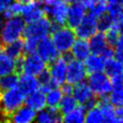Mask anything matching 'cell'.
Here are the masks:
<instances>
[{
	"label": "cell",
	"instance_id": "obj_1",
	"mask_svg": "<svg viewBox=\"0 0 123 123\" xmlns=\"http://www.w3.org/2000/svg\"><path fill=\"white\" fill-rule=\"evenodd\" d=\"M26 25L27 23L20 15L6 18L4 26L0 32V44L4 46L10 42L24 37Z\"/></svg>",
	"mask_w": 123,
	"mask_h": 123
},
{
	"label": "cell",
	"instance_id": "obj_2",
	"mask_svg": "<svg viewBox=\"0 0 123 123\" xmlns=\"http://www.w3.org/2000/svg\"><path fill=\"white\" fill-rule=\"evenodd\" d=\"M26 95L16 86L11 89L2 90L0 95V113L9 118L20 106L25 103Z\"/></svg>",
	"mask_w": 123,
	"mask_h": 123
},
{
	"label": "cell",
	"instance_id": "obj_3",
	"mask_svg": "<svg viewBox=\"0 0 123 123\" xmlns=\"http://www.w3.org/2000/svg\"><path fill=\"white\" fill-rule=\"evenodd\" d=\"M51 38L59 52L64 55L70 52V49L77 39V37L73 28L67 25H62L54 26L51 33Z\"/></svg>",
	"mask_w": 123,
	"mask_h": 123
},
{
	"label": "cell",
	"instance_id": "obj_4",
	"mask_svg": "<svg viewBox=\"0 0 123 123\" xmlns=\"http://www.w3.org/2000/svg\"><path fill=\"white\" fill-rule=\"evenodd\" d=\"M47 62H44L37 53L24 54L17 63V71L21 74H28L38 77L47 70Z\"/></svg>",
	"mask_w": 123,
	"mask_h": 123
},
{
	"label": "cell",
	"instance_id": "obj_5",
	"mask_svg": "<svg viewBox=\"0 0 123 123\" xmlns=\"http://www.w3.org/2000/svg\"><path fill=\"white\" fill-rule=\"evenodd\" d=\"M86 82L94 94L100 98L108 97L113 86L112 80L104 71L90 73L86 78Z\"/></svg>",
	"mask_w": 123,
	"mask_h": 123
},
{
	"label": "cell",
	"instance_id": "obj_6",
	"mask_svg": "<svg viewBox=\"0 0 123 123\" xmlns=\"http://www.w3.org/2000/svg\"><path fill=\"white\" fill-rule=\"evenodd\" d=\"M54 26L55 25L53 24V22L50 20L49 17L43 16L42 18L37 21L27 23L25 28L24 37L32 38L38 41L41 38L48 37L52 33Z\"/></svg>",
	"mask_w": 123,
	"mask_h": 123
},
{
	"label": "cell",
	"instance_id": "obj_7",
	"mask_svg": "<svg viewBox=\"0 0 123 123\" xmlns=\"http://www.w3.org/2000/svg\"><path fill=\"white\" fill-rule=\"evenodd\" d=\"M45 15L50 18L55 26L66 25L69 4L65 0H59L51 5H43Z\"/></svg>",
	"mask_w": 123,
	"mask_h": 123
},
{
	"label": "cell",
	"instance_id": "obj_8",
	"mask_svg": "<svg viewBox=\"0 0 123 123\" xmlns=\"http://www.w3.org/2000/svg\"><path fill=\"white\" fill-rule=\"evenodd\" d=\"M69 53L60 56L55 61L49 63L47 67L49 75L52 79V82L55 86H61L66 82V71H67V62L69 59Z\"/></svg>",
	"mask_w": 123,
	"mask_h": 123
},
{
	"label": "cell",
	"instance_id": "obj_9",
	"mask_svg": "<svg viewBox=\"0 0 123 123\" xmlns=\"http://www.w3.org/2000/svg\"><path fill=\"white\" fill-rule=\"evenodd\" d=\"M87 70L84 61H80L69 56L66 71V83L75 86L81 82L86 81L87 78Z\"/></svg>",
	"mask_w": 123,
	"mask_h": 123
},
{
	"label": "cell",
	"instance_id": "obj_10",
	"mask_svg": "<svg viewBox=\"0 0 123 123\" xmlns=\"http://www.w3.org/2000/svg\"><path fill=\"white\" fill-rule=\"evenodd\" d=\"M72 95L76 99L77 103L85 107L86 110L97 104V101H96L97 96L94 94L88 83L86 81L73 86Z\"/></svg>",
	"mask_w": 123,
	"mask_h": 123
},
{
	"label": "cell",
	"instance_id": "obj_11",
	"mask_svg": "<svg viewBox=\"0 0 123 123\" xmlns=\"http://www.w3.org/2000/svg\"><path fill=\"white\" fill-rule=\"evenodd\" d=\"M36 53L48 64L59 58L61 54L49 36L38 40Z\"/></svg>",
	"mask_w": 123,
	"mask_h": 123
},
{
	"label": "cell",
	"instance_id": "obj_12",
	"mask_svg": "<svg viewBox=\"0 0 123 123\" xmlns=\"http://www.w3.org/2000/svg\"><path fill=\"white\" fill-rule=\"evenodd\" d=\"M23 3V10L21 16L26 23L37 21L45 16L43 6L35 0H21Z\"/></svg>",
	"mask_w": 123,
	"mask_h": 123
},
{
	"label": "cell",
	"instance_id": "obj_13",
	"mask_svg": "<svg viewBox=\"0 0 123 123\" xmlns=\"http://www.w3.org/2000/svg\"><path fill=\"white\" fill-rule=\"evenodd\" d=\"M74 31L78 38L88 40L95 33L98 32L97 17L90 13H87L83 21L74 29Z\"/></svg>",
	"mask_w": 123,
	"mask_h": 123
},
{
	"label": "cell",
	"instance_id": "obj_14",
	"mask_svg": "<svg viewBox=\"0 0 123 123\" xmlns=\"http://www.w3.org/2000/svg\"><path fill=\"white\" fill-rule=\"evenodd\" d=\"M86 7L82 4V2H77L69 5L68 9V14H67V20H66V25L75 29L86 17Z\"/></svg>",
	"mask_w": 123,
	"mask_h": 123
},
{
	"label": "cell",
	"instance_id": "obj_15",
	"mask_svg": "<svg viewBox=\"0 0 123 123\" xmlns=\"http://www.w3.org/2000/svg\"><path fill=\"white\" fill-rule=\"evenodd\" d=\"M37 111L26 104L20 106L8 118L13 123H31L36 120Z\"/></svg>",
	"mask_w": 123,
	"mask_h": 123
},
{
	"label": "cell",
	"instance_id": "obj_16",
	"mask_svg": "<svg viewBox=\"0 0 123 123\" xmlns=\"http://www.w3.org/2000/svg\"><path fill=\"white\" fill-rule=\"evenodd\" d=\"M17 63L18 60L10 56L5 48H2L0 45V77L15 73L17 71Z\"/></svg>",
	"mask_w": 123,
	"mask_h": 123
},
{
	"label": "cell",
	"instance_id": "obj_17",
	"mask_svg": "<svg viewBox=\"0 0 123 123\" xmlns=\"http://www.w3.org/2000/svg\"><path fill=\"white\" fill-rule=\"evenodd\" d=\"M90 54H91V50H90L88 40L78 38V37L75 40L69 52V55L72 58L80 60V61H85Z\"/></svg>",
	"mask_w": 123,
	"mask_h": 123
},
{
	"label": "cell",
	"instance_id": "obj_18",
	"mask_svg": "<svg viewBox=\"0 0 123 123\" xmlns=\"http://www.w3.org/2000/svg\"><path fill=\"white\" fill-rule=\"evenodd\" d=\"M36 121L38 123H58L62 121V114L56 108L46 107L37 111Z\"/></svg>",
	"mask_w": 123,
	"mask_h": 123
},
{
	"label": "cell",
	"instance_id": "obj_19",
	"mask_svg": "<svg viewBox=\"0 0 123 123\" xmlns=\"http://www.w3.org/2000/svg\"><path fill=\"white\" fill-rule=\"evenodd\" d=\"M17 87L27 96L39 88L38 77L28 74H21L18 79Z\"/></svg>",
	"mask_w": 123,
	"mask_h": 123
},
{
	"label": "cell",
	"instance_id": "obj_20",
	"mask_svg": "<svg viewBox=\"0 0 123 123\" xmlns=\"http://www.w3.org/2000/svg\"><path fill=\"white\" fill-rule=\"evenodd\" d=\"M104 72L112 80V82L122 80V77H123V63L120 61H118L115 57H113L111 59H109V60L106 61Z\"/></svg>",
	"mask_w": 123,
	"mask_h": 123
},
{
	"label": "cell",
	"instance_id": "obj_21",
	"mask_svg": "<svg viewBox=\"0 0 123 123\" xmlns=\"http://www.w3.org/2000/svg\"><path fill=\"white\" fill-rule=\"evenodd\" d=\"M25 104L28 105L29 107H31L36 111H38L46 108L47 105H46L45 91H43L42 89L38 88L37 90L30 93L29 95L26 96Z\"/></svg>",
	"mask_w": 123,
	"mask_h": 123
},
{
	"label": "cell",
	"instance_id": "obj_22",
	"mask_svg": "<svg viewBox=\"0 0 123 123\" xmlns=\"http://www.w3.org/2000/svg\"><path fill=\"white\" fill-rule=\"evenodd\" d=\"M106 59L100 55V54H94L91 53L85 61V65L87 70V72L90 73H95V72H101L104 71L105 64H106Z\"/></svg>",
	"mask_w": 123,
	"mask_h": 123
},
{
	"label": "cell",
	"instance_id": "obj_23",
	"mask_svg": "<svg viewBox=\"0 0 123 123\" xmlns=\"http://www.w3.org/2000/svg\"><path fill=\"white\" fill-rule=\"evenodd\" d=\"M88 13L98 17L107 12L109 3L107 0H81Z\"/></svg>",
	"mask_w": 123,
	"mask_h": 123
},
{
	"label": "cell",
	"instance_id": "obj_24",
	"mask_svg": "<svg viewBox=\"0 0 123 123\" xmlns=\"http://www.w3.org/2000/svg\"><path fill=\"white\" fill-rule=\"evenodd\" d=\"M88 43H89V46H90L91 53L100 54V55L107 49V47L110 46V44L107 41L105 33L100 32V31L95 33L88 39Z\"/></svg>",
	"mask_w": 123,
	"mask_h": 123
},
{
	"label": "cell",
	"instance_id": "obj_25",
	"mask_svg": "<svg viewBox=\"0 0 123 123\" xmlns=\"http://www.w3.org/2000/svg\"><path fill=\"white\" fill-rule=\"evenodd\" d=\"M112 83L113 86L108 95V99L115 108L123 107V81L118 80Z\"/></svg>",
	"mask_w": 123,
	"mask_h": 123
},
{
	"label": "cell",
	"instance_id": "obj_26",
	"mask_svg": "<svg viewBox=\"0 0 123 123\" xmlns=\"http://www.w3.org/2000/svg\"><path fill=\"white\" fill-rule=\"evenodd\" d=\"M97 103L100 106V108L102 109V111H103L104 117H105V122H108V123L117 122V112H116L117 108H115L109 101L108 97L101 98V100Z\"/></svg>",
	"mask_w": 123,
	"mask_h": 123
},
{
	"label": "cell",
	"instance_id": "obj_27",
	"mask_svg": "<svg viewBox=\"0 0 123 123\" xmlns=\"http://www.w3.org/2000/svg\"><path fill=\"white\" fill-rule=\"evenodd\" d=\"M86 109L81 105H78L73 111L62 115V121L66 123H82L86 121Z\"/></svg>",
	"mask_w": 123,
	"mask_h": 123
},
{
	"label": "cell",
	"instance_id": "obj_28",
	"mask_svg": "<svg viewBox=\"0 0 123 123\" xmlns=\"http://www.w3.org/2000/svg\"><path fill=\"white\" fill-rule=\"evenodd\" d=\"M46 95V105L49 108H56L58 109L61 100L63 97V93L60 86H53L49 90L45 92Z\"/></svg>",
	"mask_w": 123,
	"mask_h": 123
},
{
	"label": "cell",
	"instance_id": "obj_29",
	"mask_svg": "<svg viewBox=\"0 0 123 123\" xmlns=\"http://www.w3.org/2000/svg\"><path fill=\"white\" fill-rule=\"evenodd\" d=\"M86 123H102L105 122L104 113L102 111V109L98 105H94L93 107L86 110Z\"/></svg>",
	"mask_w": 123,
	"mask_h": 123
},
{
	"label": "cell",
	"instance_id": "obj_30",
	"mask_svg": "<svg viewBox=\"0 0 123 123\" xmlns=\"http://www.w3.org/2000/svg\"><path fill=\"white\" fill-rule=\"evenodd\" d=\"M4 48L10 56H12V58H14L16 60H19L25 54L24 44H23L22 39H18V40L10 42V43L4 45Z\"/></svg>",
	"mask_w": 123,
	"mask_h": 123
},
{
	"label": "cell",
	"instance_id": "obj_31",
	"mask_svg": "<svg viewBox=\"0 0 123 123\" xmlns=\"http://www.w3.org/2000/svg\"><path fill=\"white\" fill-rule=\"evenodd\" d=\"M79 104L77 103L76 99L74 98V96L72 94H65L63 95L62 99L61 100V103L58 107V110L60 111V112L64 115L68 112H70L71 111H73Z\"/></svg>",
	"mask_w": 123,
	"mask_h": 123
},
{
	"label": "cell",
	"instance_id": "obj_32",
	"mask_svg": "<svg viewBox=\"0 0 123 123\" xmlns=\"http://www.w3.org/2000/svg\"><path fill=\"white\" fill-rule=\"evenodd\" d=\"M107 13L111 18L114 25H118L123 21V6L118 4H109Z\"/></svg>",
	"mask_w": 123,
	"mask_h": 123
},
{
	"label": "cell",
	"instance_id": "obj_33",
	"mask_svg": "<svg viewBox=\"0 0 123 123\" xmlns=\"http://www.w3.org/2000/svg\"><path fill=\"white\" fill-rule=\"evenodd\" d=\"M18 79H19V77L16 75V72L12 73V74H8L5 76H1L0 77V89H1V91L16 87L18 85Z\"/></svg>",
	"mask_w": 123,
	"mask_h": 123
},
{
	"label": "cell",
	"instance_id": "obj_34",
	"mask_svg": "<svg viewBox=\"0 0 123 123\" xmlns=\"http://www.w3.org/2000/svg\"><path fill=\"white\" fill-rule=\"evenodd\" d=\"M23 10V3L21 0H12V2L10 4V6L7 8V10L3 12V15L5 18H10L13 16H21Z\"/></svg>",
	"mask_w": 123,
	"mask_h": 123
},
{
	"label": "cell",
	"instance_id": "obj_35",
	"mask_svg": "<svg viewBox=\"0 0 123 123\" xmlns=\"http://www.w3.org/2000/svg\"><path fill=\"white\" fill-rule=\"evenodd\" d=\"M105 36H106L108 43L111 46L114 47L116 45V43L118 42V40H119V38L121 37V34H120L119 30H118L117 25H113L107 32H105Z\"/></svg>",
	"mask_w": 123,
	"mask_h": 123
},
{
	"label": "cell",
	"instance_id": "obj_36",
	"mask_svg": "<svg viewBox=\"0 0 123 123\" xmlns=\"http://www.w3.org/2000/svg\"><path fill=\"white\" fill-rule=\"evenodd\" d=\"M113 25L114 24H113L111 18L110 17V15L107 12L97 17V28H98V31H100V32L105 33L110 28H111Z\"/></svg>",
	"mask_w": 123,
	"mask_h": 123
},
{
	"label": "cell",
	"instance_id": "obj_37",
	"mask_svg": "<svg viewBox=\"0 0 123 123\" xmlns=\"http://www.w3.org/2000/svg\"><path fill=\"white\" fill-rule=\"evenodd\" d=\"M38 80H39V88L45 92L47 90H49L50 88H52L53 86H56L54 85V83L52 82V79L49 75L48 69L38 76Z\"/></svg>",
	"mask_w": 123,
	"mask_h": 123
},
{
	"label": "cell",
	"instance_id": "obj_38",
	"mask_svg": "<svg viewBox=\"0 0 123 123\" xmlns=\"http://www.w3.org/2000/svg\"><path fill=\"white\" fill-rule=\"evenodd\" d=\"M37 40L24 37L23 39V44H24V51L25 54H30V53H36L37 51Z\"/></svg>",
	"mask_w": 123,
	"mask_h": 123
},
{
	"label": "cell",
	"instance_id": "obj_39",
	"mask_svg": "<svg viewBox=\"0 0 123 123\" xmlns=\"http://www.w3.org/2000/svg\"><path fill=\"white\" fill-rule=\"evenodd\" d=\"M60 87H61L63 95H65V94H72V90H73V86L72 85H70V84H68V83L65 82Z\"/></svg>",
	"mask_w": 123,
	"mask_h": 123
},
{
	"label": "cell",
	"instance_id": "obj_40",
	"mask_svg": "<svg viewBox=\"0 0 123 123\" xmlns=\"http://www.w3.org/2000/svg\"><path fill=\"white\" fill-rule=\"evenodd\" d=\"M12 2V0H0V13H3Z\"/></svg>",
	"mask_w": 123,
	"mask_h": 123
},
{
	"label": "cell",
	"instance_id": "obj_41",
	"mask_svg": "<svg viewBox=\"0 0 123 123\" xmlns=\"http://www.w3.org/2000/svg\"><path fill=\"white\" fill-rule=\"evenodd\" d=\"M114 51H115L114 57L123 63V48L122 49H114Z\"/></svg>",
	"mask_w": 123,
	"mask_h": 123
},
{
	"label": "cell",
	"instance_id": "obj_42",
	"mask_svg": "<svg viewBox=\"0 0 123 123\" xmlns=\"http://www.w3.org/2000/svg\"><path fill=\"white\" fill-rule=\"evenodd\" d=\"M116 112H117V122L123 123V107L117 108Z\"/></svg>",
	"mask_w": 123,
	"mask_h": 123
},
{
	"label": "cell",
	"instance_id": "obj_43",
	"mask_svg": "<svg viewBox=\"0 0 123 123\" xmlns=\"http://www.w3.org/2000/svg\"><path fill=\"white\" fill-rule=\"evenodd\" d=\"M123 48V36L120 37L118 42L116 43V45L114 46V49H122Z\"/></svg>",
	"mask_w": 123,
	"mask_h": 123
},
{
	"label": "cell",
	"instance_id": "obj_44",
	"mask_svg": "<svg viewBox=\"0 0 123 123\" xmlns=\"http://www.w3.org/2000/svg\"><path fill=\"white\" fill-rule=\"evenodd\" d=\"M5 20H6V18H5V16L3 15V13H0V32H1L2 28H3V26H4Z\"/></svg>",
	"mask_w": 123,
	"mask_h": 123
},
{
	"label": "cell",
	"instance_id": "obj_45",
	"mask_svg": "<svg viewBox=\"0 0 123 123\" xmlns=\"http://www.w3.org/2000/svg\"><path fill=\"white\" fill-rule=\"evenodd\" d=\"M109 4H118L123 6V0H107Z\"/></svg>",
	"mask_w": 123,
	"mask_h": 123
},
{
	"label": "cell",
	"instance_id": "obj_46",
	"mask_svg": "<svg viewBox=\"0 0 123 123\" xmlns=\"http://www.w3.org/2000/svg\"><path fill=\"white\" fill-rule=\"evenodd\" d=\"M117 27H118V30H119V32H120L121 36H123V21H122L120 24H118V25H117Z\"/></svg>",
	"mask_w": 123,
	"mask_h": 123
},
{
	"label": "cell",
	"instance_id": "obj_47",
	"mask_svg": "<svg viewBox=\"0 0 123 123\" xmlns=\"http://www.w3.org/2000/svg\"><path fill=\"white\" fill-rule=\"evenodd\" d=\"M57 1H59V0H46V1H45V3H44L43 5H51V4L56 3Z\"/></svg>",
	"mask_w": 123,
	"mask_h": 123
},
{
	"label": "cell",
	"instance_id": "obj_48",
	"mask_svg": "<svg viewBox=\"0 0 123 123\" xmlns=\"http://www.w3.org/2000/svg\"><path fill=\"white\" fill-rule=\"evenodd\" d=\"M65 1H66V2H67L69 5H70V4H73V3H77V2H80L81 0H65Z\"/></svg>",
	"mask_w": 123,
	"mask_h": 123
},
{
	"label": "cell",
	"instance_id": "obj_49",
	"mask_svg": "<svg viewBox=\"0 0 123 123\" xmlns=\"http://www.w3.org/2000/svg\"><path fill=\"white\" fill-rule=\"evenodd\" d=\"M35 1H37V2H38V3H40V4H44L46 0H35Z\"/></svg>",
	"mask_w": 123,
	"mask_h": 123
},
{
	"label": "cell",
	"instance_id": "obj_50",
	"mask_svg": "<svg viewBox=\"0 0 123 123\" xmlns=\"http://www.w3.org/2000/svg\"><path fill=\"white\" fill-rule=\"evenodd\" d=\"M1 117H2V115H1V113H0V119H1Z\"/></svg>",
	"mask_w": 123,
	"mask_h": 123
},
{
	"label": "cell",
	"instance_id": "obj_51",
	"mask_svg": "<svg viewBox=\"0 0 123 123\" xmlns=\"http://www.w3.org/2000/svg\"><path fill=\"white\" fill-rule=\"evenodd\" d=\"M0 95H1V89H0Z\"/></svg>",
	"mask_w": 123,
	"mask_h": 123
},
{
	"label": "cell",
	"instance_id": "obj_52",
	"mask_svg": "<svg viewBox=\"0 0 123 123\" xmlns=\"http://www.w3.org/2000/svg\"><path fill=\"white\" fill-rule=\"evenodd\" d=\"M122 81H123V77H122Z\"/></svg>",
	"mask_w": 123,
	"mask_h": 123
}]
</instances>
